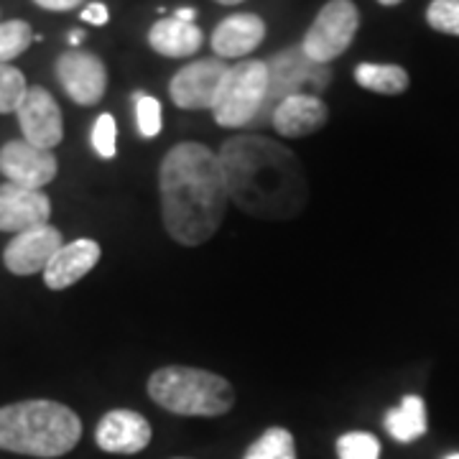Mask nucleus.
I'll return each instance as SVG.
<instances>
[{"instance_id": "1", "label": "nucleus", "mask_w": 459, "mask_h": 459, "mask_svg": "<svg viewBox=\"0 0 459 459\" xmlns=\"http://www.w3.org/2000/svg\"><path fill=\"white\" fill-rule=\"evenodd\" d=\"M230 202L250 217L291 220L309 202L307 171L291 148L265 135H232L220 148Z\"/></svg>"}, {"instance_id": "2", "label": "nucleus", "mask_w": 459, "mask_h": 459, "mask_svg": "<svg viewBox=\"0 0 459 459\" xmlns=\"http://www.w3.org/2000/svg\"><path fill=\"white\" fill-rule=\"evenodd\" d=\"M159 195L169 238L184 247L207 243L230 204L220 156L197 141L177 143L159 166Z\"/></svg>"}, {"instance_id": "3", "label": "nucleus", "mask_w": 459, "mask_h": 459, "mask_svg": "<svg viewBox=\"0 0 459 459\" xmlns=\"http://www.w3.org/2000/svg\"><path fill=\"white\" fill-rule=\"evenodd\" d=\"M82 439V419L47 398L0 406V449L13 455L54 459L69 455Z\"/></svg>"}, {"instance_id": "4", "label": "nucleus", "mask_w": 459, "mask_h": 459, "mask_svg": "<svg viewBox=\"0 0 459 459\" xmlns=\"http://www.w3.org/2000/svg\"><path fill=\"white\" fill-rule=\"evenodd\" d=\"M148 398L174 416L214 419L235 406V388L228 377L204 368L166 365L153 370L146 383Z\"/></svg>"}, {"instance_id": "5", "label": "nucleus", "mask_w": 459, "mask_h": 459, "mask_svg": "<svg viewBox=\"0 0 459 459\" xmlns=\"http://www.w3.org/2000/svg\"><path fill=\"white\" fill-rule=\"evenodd\" d=\"M268 65L261 59H243L228 66L214 95V123L222 128H246L265 108L268 100Z\"/></svg>"}, {"instance_id": "6", "label": "nucleus", "mask_w": 459, "mask_h": 459, "mask_svg": "<svg viewBox=\"0 0 459 459\" xmlns=\"http://www.w3.org/2000/svg\"><path fill=\"white\" fill-rule=\"evenodd\" d=\"M360 29V11L352 0H329L316 13L309 31L299 49L314 65L327 66L350 49L355 33Z\"/></svg>"}, {"instance_id": "7", "label": "nucleus", "mask_w": 459, "mask_h": 459, "mask_svg": "<svg viewBox=\"0 0 459 459\" xmlns=\"http://www.w3.org/2000/svg\"><path fill=\"white\" fill-rule=\"evenodd\" d=\"M265 65H268V77H271L265 105H271V102L279 105L281 100L289 95L307 92L304 87H314L316 92H322V90H327L329 80H332L329 66L309 62L301 49L281 51L276 56H271ZM263 113H265V108H263Z\"/></svg>"}, {"instance_id": "8", "label": "nucleus", "mask_w": 459, "mask_h": 459, "mask_svg": "<svg viewBox=\"0 0 459 459\" xmlns=\"http://www.w3.org/2000/svg\"><path fill=\"white\" fill-rule=\"evenodd\" d=\"M228 72V65L217 56L197 59L181 66L169 82V95L181 110H212L214 95Z\"/></svg>"}, {"instance_id": "9", "label": "nucleus", "mask_w": 459, "mask_h": 459, "mask_svg": "<svg viewBox=\"0 0 459 459\" xmlns=\"http://www.w3.org/2000/svg\"><path fill=\"white\" fill-rule=\"evenodd\" d=\"M18 126L23 133V141L31 146L51 151L65 138V117L59 110V102L44 87H29L26 98L16 110Z\"/></svg>"}, {"instance_id": "10", "label": "nucleus", "mask_w": 459, "mask_h": 459, "mask_svg": "<svg viewBox=\"0 0 459 459\" xmlns=\"http://www.w3.org/2000/svg\"><path fill=\"white\" fill-rule=\"evenodd\" d=\"M56 77L65 92L77 105L90 108L105 98L108 90V69L105 62L82 49H69L56 59Z\"/></svg>"}, {"instance_id": "11", "label": "nucleus", "mask_w": 459, "mask_h": 459, "mask_svg": "<svg viewBox=\"0 0 459 459\" xmlns=\"http://www.w3.org/2000/svg\"><path fill=\"white\" fill-rule=\"evenodd\" d=\"M59 171V161L54 151L31 146L29 141H8L0 148V174L11 184L26 189H41L54 181Z\"/></svg>"}, {"instance_id": "12", "label": "nucleus", "mask_w": 459, "mask_h": 459, "mask_svg": "<svg viewBox=\"0 0 459 459\" xmlns=\"http://www.w3.org/2000/svg\"><path fill=\"white\" fill-rule=\"evenodd\" d=\"M62 246H65L62 232L51 225H41L13 235V240L3 250V263L13 276H33L39 271L44 273Z\"/></svg>"}, {"instance_id": "13", "label": "nucleus", "mask_w": 459, "mask_h": 459, "mask_svg": "<svg viewBox=\"0 0 459 459\" xmlns=\"http://www.w3.org/2000/svg\"><path fill=\"white\" fill-rule=\"evenodd\" d=\"M153 437L146 416L131 409H113L100 419L95 429V444L108 455H138Z\"/></svg>"}, {"instance_id": "14", "label": "nucleus", "mask_w": 459, "mask_h": 459, "mask_svg": "<svg viewBox=\"0 0 459 459\" xmlns=\"http://www.w3.org/2000/svg\"><path fill=\"white\" fill-rule=\"evenodd\" d=\"M51 199L41 189H26L18 184H0V232H26L49 225Z\"/></svg>"}, {"instance_id": "15", "label": "nucleus", "mask_w": 459, "mask_h": 459, "mask_svg": "<svg viewBox=\"0 0 459 459\" xmlns=\"http://www.w3.org/2000/svg\"><path fill=\"white\" fill-rule=\"evenodd\" d=\"M329 110L316 92H296L283 98L271 113L273 131L283 138H307L327 126Z\"/></svg>"}, {"instance_id": "16", "label": "nucleus", "mask_w": 459, "mask_h": 459, "mask_svg": "<svg viewBox=\"0 0 459 459\" xmlns=\"http://www.w3.org/2000/svg\"><path fill=\"white\" fill-rule=\"evenodd\" d=\"M100 258H102V247H100L98 240L80 238L74 243H65L47 265L44 283L51 291H65L69 286H74L77 281H82L98 265Z\"/></svg>"}, {"instance_id": "17", "label": "nucleus", "mask_w": 459, "mask_h": 459, "mask_svg": "<svg viewBox=\"0 0 459 459\" xmlns=\"http://www.w3.org/2000/svg\"><path fill=\"white\" fill-rule=\"evenodd\" d=\"M265 39V21L255 13H232L214 29L210 47L217 59H246Z\"/></svg>"}, {"instance_id": "18", "label": "nucleus", "mask_w": 459, "mask_h": 459, "mask_svg": "<svg viewBox=\"0 0 459 459\" xmlns=\"http://www.w3.org/2000/svg\"><path fill=\"white\" fill-rule=\"evenodd\" d=\"M202 29L197 23H184L179 18H161L151 26L148 44L151 49L169 59H186L202 49Z\"/></svg>"}, {"instance_id": "19", "label": "nucleus", "mask_w": 459, "mask_h": 459, "mask_svg": "<svg viewBox=\"0 0 459 459\" xmlns=\"http://www.w3.org/2000/svg\"><path fill=\"white\" fill-rule=\"evenodd\" d=\"M427 403L421 395H406L395 409L385 413V429L395 442H416L427 434Z\"/></svg>"}, {"instance_id": "20", "label": "nucleus", "mask_w": 459, "mask_h": 459, "mask_svg": "<svg viewBox=\"0 0 459 459\" xmlns=\"http://www.w3.org/2000/svg\"><path fill=\"white\" fill-rule=\"evenodd\" d=\"M355 82L376 95H401L409 90V72L398 65L362 62L355 66Z\"/></svg>"}, {"instance_id": "21", "label": "nucleus", "mask_w": 459, "mask_h": 459, "mask_svg": "<svg viewBox=\"0 0 459 459\" xmlns=\"http://www.w3.org/2000/svg\"><path fill=\"white\" fill-rule=\"evenodd\" d=\"M243 459H296L294 434L283 427H271L247 446Z\"/></svg>"}, {"instance_id": "22", "label": "nucleus", "mask_w": 459, "mask_h": 459, "mask_svg": "<svg viewBox=\"0 0 459 459\" xmlns=\"http://www.w3.org/2000/svg\"><path fill=\"white\" fill-rule=\"evenodd\" d=\"M33 39L36 36H33L31 26L26 21H21V18L3 21L0 23V65H8L16 56H21L23 51L31 47Z\"/></svg>"}, {"instance_id": "23", "label": "nucleus", "mask_w": 459, "mask_h": 459, "mask_svg": "<svg viewBox=\"0 0 459 459\" xmlns=\"http://www.w3.org/2000/svg\"><path fill=\"white\" fill-rule=\"evenodd\" d=\"M29 92L23 72L11 65H0V115L16 113Z\"/></svg>"}, {"instance_id": "24", "label": "nucleus", "mask_w": 459, "mask_h": 459, "mask_svg": "<svg viewBox=\"0 0 459 459\" xmlns=\"http://www.w3.org/2000/svg\"><path fill=\"white\" fill-rule=\"evenodd\" d=\"M340 459H380V442L370 431H347L337 439Z\"/></svg>"}, {"instance_id": "25", "label": "nucleus", "mask_w": 459, "mask_h": 459, "mask_svg": "<svg viewBox=\"0 0 459 459\" xmlns=\"http://www.w3.org/2000/svg\"><path fill=\"white\" fill-rule=\"evenodd\" d=\"M135 102V120H138V133L143 138H156L161 128H164V110H161V102L151 95L143 92H135L133 95Z\"/></svg>"}, {"instance_id": "26", "label": "nucleus", "mask_w": 459, "mask_h": 459, "mask_svg": "<svg viewBox=\"0 0 459 459\" xmlns=\"http://www.w3.org/2000/svg\"><path fill=\"white\" fill-rule=\"evenodd\" d=\"M427 23L434 31L459 36V0H431L427 8Z\"/></svg>"}, {"instance_id": "27", "label": "nucleus", "mask_w": 459, "mask_h": 459, "mask_svg": "<svg viewBox=\"0 0 459 459\" xmlns=\"http://www.w3.org/2000/svg\"><path fill=\"white\" fill-rule=\"evenodd\" d=\"M117 126L110 113H102L92 126V148L100 159H115L117 153Z\"/></svg>"}, {"instance_id": "28", "label": "nucleus", "mask_w": 459, "mask_h": 459, "mask_svg": "<svg viewBox=\"0 0 459 459\" xmlns=\"http://www.w3.org/2000/svg\"><path fill=\"white\" fill-rule=\"evenodd\" d=\"M84 23H92V26H105L110 21V11L102 5V3H90L82 11Z\"/></svg>"}, {"instance_id": "29", "label": "nucleus", "mask_w": 459, "mask_h": 459, "mask_svg": "<svg viewBox=\"0 0 459 459\" xmlns=\"http://www.w3.org/2000/svg\"><path fill=\"white\" fill-rule=\"evenodd\" d=\"M39 8L44 11H54V13H65V11H74L82 0H33Z\"/></svg>"}, {"instance_id": "30", "label": "nucleus", "mask_w": 459, "mask_h": 459, "mask_svg": "<svg viewBox=\"0 0 459 459\" xmlns=\"http://www.w3.org/2000/svg\"><path fill=\"white\" fill-rule=\"evenodd\" d=\"M174 18H179L184 23H195L197 11H195V8H177V11H174Z\"/></svg>"}, {"instance_id": "31", "label": "nucleus", "mask_w": 459, "mask_h": 459, "mask_svg": "<svg viewBox=\"0 0 459 459\" xmlns=\"http://www.w3.org/2000/svg\"><path fill=\"white\" fill-rule=\"evenodd\" d=\"M82 41H84V31H72V33H69V44H72V47H80Z\"/></svg>"}, {"instance_id": "32", "label": "nucleus", "mask_w": 459, "mask_h": 459, "mask_svg": "<svg viewBox=\"0 0 459 459\" xmlns=\"http://www.w3.org/2000/svg\"><path fill=\"white\" fill-rule=\"evenodd\" d=\"M214 3H222V5H238V3H243V0H214Z\"/></svg>"}, {"instance_id": "33", "label": "nucleus", "mask_w": 459, "mask_h": 459, "mask_svg": "<svg viewBox=\"0 0 459 459\" xmlns=\"http://www.w3.org/2000/svg\"><path fill=\"white\" fill-rule=\"evenodd\" d=\"M377 3H380V5H398L401 0H377Z\"/></svg>"}, {"instance_id": "34", "label": "nucleus", "mask_w": 459, "mask_h": 459, "mask_svg": "<svg viewBox=\"0 0 459 459\" xmlns=\"http://www.w3.org/2000/svg\"><path fill=\"white\" fill-rule=\"evenodd\" d=\"M446 459H459V452H457V455H449V457H446Z\"/></svg>"}, {"instance_id": "35", "label": "nucleus", "mask_w": 459, "mask_h": 459, "mask_svg": "<svg viewBox=\"0 0 459 459\" xmlns=\"http://www.w3.org/2000/svg\"><path fill=\"white\" fill-rule=\"evenodd\" d=\"M174 459H189V457H174Z\"/></svg>"}]
</instances>
